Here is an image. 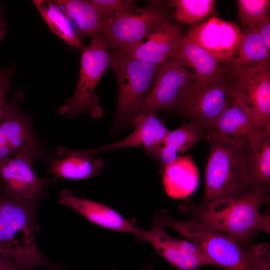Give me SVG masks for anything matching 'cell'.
Returning <instances> with one entry per match:
<instances>
[{
    "label": "cell",
    "mask_w": 270,
    "mask_h": 270,
    "mask_svg": "<svg viewBox=\"0 0 270 270\" xmlns=\"http://www.w3.org/2000/svg\"><path fill=\"white\" fill-rule=\"evenodd\" d=\"M200 249L214 264L227 270H270L269 243L242 242L196 220H176L161 209L153 216Z\"/></svg>",
    "instance_id": "obj_1"
},
{
    "label": "cell",
    "mask_w": 270,
    "mask_h": 270,
    "mask_svg": "<svg viewBox=\"0 0 270 270\" xmlns=\"http://www.w3.org/2000/svg\"><path fill=\"white\" fill-rule=\"evenodd\" d=\"M268 201V192L254 188L237 198L206 204L186 200L180 204L178 210L207 226L249 242L258 231L270 234V216L260 212V206Z\"/></svg>",
    "instance_id": "obj_2"
},
{
    "label": "cell",
    "mask_w": 270,
    "mask_h": 270,
    "mask_svg": "<svg viewBox=\"0 0 270 270\" xmlns=\"http://www.w3.org/2000/svg\"><path fill=\"white\" fill-rule=\"evenodd\" d=\"M201 204L237 198L254 189L249 162L248 144L233 142L210 136Z\"/></svg>",
    "instance_id": "obj_3"
},
{
    "label": "cell",
    "mask_w": 270,
    "mask_h": 270,
    "mask_svg": "<svg viewBox=\"0 0 270 270\" xmlns=\"http://www.w3.org/2000/svg\"><path fill=\"white\" fill-rule=\"evenodd\" d=\"M38 201L22 202L0 195V252L22 270L52 266L36 242L35 234L40 229Z\"/></svg>",
    "instance_id": "obj_4"
},
{
    "label": "cell",
    "mask_w": 270,
    "mask_h": 270,
    "mask_svg": "<svg viewBox=\"0 0 270 270\" xmlns=\"http://www.w3.org/2000/svg\"><path fill=\"white\" fill-rule=\"evenodd\" d=\"M116 76L118 97L112 134L118 132L132 124L139 106L152 90L160 66L134 58L114 51L110 66Z\"/></svg>",
    "instance_id": "obj_5"
},
{
    "label": "cell",
    "mask_w": 270,
    "mask_h": 270,
    "mask_svg": "<svg viewBox=\"0 0 270 270\" xmlns=\"http://www.w3.org/2000/svg\"><path fill=\"white\" fill-rule=\"evenodd\" d=\"M89 45L80 47V66L78 80L74 95L66 100L60 107V114H68L70 119L80 114H88L92 118H100L104 109L96 94V86L110 66L107 46L99 34L92 36Z\"/></svg>",
    "instance_id": "obj_6"
},
{
    "label": "cell",
    "mask_w": 270,
    "mask_h": 270,
    "mask_svg": "<svg viewBox=\"0 0 270 270\" xmlns=\"http://www.w3.org/2000/svg\"><path fill=\"white\" fill-rule=\"evenodd\" d=\"M106 17L98 34L107 47L129 54L162 22L168 20L164 12L153 5Z\"/></svg>",
    "instance_id": "obj_7"
},
{
    "label": "cell",
    "mask_w": 270,
    "mask_h": 270,
    "mask_svg": "<svg viewBox=\"0 0 270 270\" xmlns=\"http://www.w3.org/2000/svg\"><path fill=\"white\" fill-rule=\"evenodd\" d=\"M42 156L41 146H32L0 162L2 195L22 202L38 200L51 181L38 177L34 169L35 159Z\"/></svg>",
    "instance_id": "obj_8"
},
{
    "label": "cell",
    "mask_w": 270,
    "mask_h": 270,
    "mask_svg": "<svg viewBox=\"0 0 270 270\" xmlns=\"http://www.w3.org/2000/svg\"><path fill=\"white\" fill-rule=\"evenodd\" d=\"M236 80L230 98L247 112L257 126L270 130V65L236 70Z\"/></svg>",
    "instance_id": "obj_9"
},
{
    "label": "cell",
    "mask_w": 270,
    "mask_h": 270,
    "mask_svg": "<svg viewBox=\"0 0 270 270\" xmlns=\"http://www.w3.org/2000/svg\"><path fill=\"white\" fill-rule=\"evenodd\" d=\"M196 80L195 74L184 68L180 61L175 58L168 59L160 66L152 90L134 117L162 109H174L184 100Z\"/></svg>",
    "instance_id": "obj_10"
},
{
    "label": "cell",
    "mask_w": 270,
    "mask_h": 270,
    "mask_svg": "<svg viewBox=\"0 0 270 270\" xmlns=\"http://www.w3.org/2000/svg\"><path fill=\"white\" fill-rule=\"evenodd\" d=\"M230 90L222 82L203 84L196 80L182 102L174 110L200 126L206 134L229 106Z\"/></svg>",
    "instance_id": "obj_11"
},
{
    "label": "cell",
    "mask_w": 270,
    "mask_h": 270,
    "mask_svg": "<svg viewBox=\"0 0 270 270\" xmlns=\"http://www.w3.org/2000/svg\"><path fill=\"white\" fill-rule=\"evenodd\" d=\"M138 238L149 242L156 252L168 264L180 270H200L214 263L196 245L188 240L174 237L152 218V228H140Z\"/></svg>",
    "instance_id": "obj_12"
},
{
    "label": "cell",
    "mask_w": 270,
    "mask_h": 270,
    "mask_svg": "<svg viewBox=\"0 0 270 270\" xmlns=\"http://www.w3.org/2000/svg\"><path fill=\"white\" fill-rule=\"evenodd\" d=\"M242 34L236 24L214 16L192 26L186 36L220 62L228 63L236 54Z\"/></svg>",
    "instance_id": "obj_13"
},
{
    "label": "cell",
    "mask_w": 270,
    "mask_h": 270,
    "mask_svg": "<svg viewBox=\"0 0 270 270\" xmlns=\"http://www.w3.org/2000/svg\"><path fill=\"white\" fill-rule=\"evenodd\" d=\"M22 94L14 96L8 103L0 120V162L14 156L22 149L40 146L30 118L20 109Z\"/></svg>",
    "instance_id": "obj_14"
},
{
    "label": "cell",
    "mask_w": 270,
    "mask_h": 270,
    "mask_svg": "<svg viewBox=\"0 0 270 270\" xmlns=\"http://www.w3.org/2000/svg\"><path fill=\"white\" fill-rule=\"evenodd\" d=\"M59 198L60 204L72 208L100 227L132 233L136 236L140 232V228L124 218L110 207L86 198L76 196L70 189L62 190Z\"/></svg>",
    "instance_id": "obj_15"
},
{
    "label": "cell",
    "mask_w": 270,
    "mask_h": 270,
    "mask_svg": "<svg viewBox=\"0 0 270 270\" xmlns=\"http://www.w3.org/2000/svg\"><path fill=\"white\" fill-rule=\"evenodd\" d=\"M184 36L179 28L168 20L157 26L128 55L150 64L161 66L176 54Z\"/></svg>",
    "instance_id": "obj_16"
},
{
    "label": "cell",
    "mask_w": 270,
    "mask_h": 270,
    "mask_svg": "<svg viewBox=\"0 0 270 270\" xmlns=\"http://www.w3.org/2000/svg\"><path fill=\"white\" fill-rule=\"evenodd\" d=\"M132 125L134 130L128 136L116 142L83 152L89 155L125 147H142L146 152L160 145L168 130L157 116V112L140 114L132 119Z\"/></svg>",
    "instance_id": "obj_17"
},
{
    "label": "cell",
    "mask_w": 270,
    "mask_h": 270,
    "mask_svg": "<svg viewBox=\"0 0 270 270\" xmlns=\"http://www.w3.org/2000/svg\"><path fill=\"white\" fill-rule=\"evenodd\" d=\"M264 132L256 126L243 108L230 98L229 106L206 138L212 136L233 142L248 144Z\"/></svg>",
    "instance_id": "obj_18"
},
{
    "label": "cell",
    "mask_w": 270,
    "mask_h": 270,
    "mask_svg": "<svg viewBox=\"0 0 270 270\" xmlns=\"http://www.w3.org/2000/svg\"><path fill=\"white\" fill-rule=\"evenodd\" d=\"M56 153L60 158L52 160L48 168L54 176L53 181L60 178L79 180L92 178L100 174L104 166L102 159L94 158L82 150L59 146Z\"/></svg>",
    "instance_id": "obj_19"
},
{
    "label": "cell",
    "mask_w": 270,
    "mask_h": 270,
    "mask_svg": "<svg viewBox=\"0 0 270 270\" xmlns=\"http://www.w3.org/2000/svg\"><path fill=\"white\" fill-rule=\"evenodd\" d=\"M173 58L192 68L196 72V80L202 84L222 82L225 68L220 62L186 36Z\"/></svg>",
    "instance_id": "obj_20"
},
{
    "label": "cell",
    "mask_w": 270,
    "mask_h": 270,
    "mask_svg": "<svg viewBox=\"0 0 270 270\" xmlns=\"http://www.w3.org/2000/svg\"><path fill=\"white\" fill-rule=\"evenodd\" d=\"M198 180L197 167L189 154L180 156L164 169V188L166 194L174 198L191 194L197 188Z\"/></svg>",
    "instance_id": "obj_21"
},
{
    "label": "cell",
    "mask_w": 270,
    "mask_h": 270,
    "mask_svg": "<svg viewBox=\"0 0 270 270\" xmlns=\"http://www.w3.org/2000/svg\"><path fill=\"white\" fill-rule=\"evenodd\" d=\"M78 37L98 34L104 16L90 0H58Z\"/></svg>",
    "instance_id": "obj_22"
},
{
    "label": "cell",
    "mask_w": 270,
    "mask_h": 270,
    "mask_svg": "<svg viewBox=\"0 0 270 270\" xmlns=\"http://www.w3.org/2000/svg\"><path fill=\"white\" fill-rule=\"evenodd\" d=\"M249 162L254 188L268 192L270 185V131L248 144Z\"/></svg>",
    "instance_id": "obj_23"
},
{
    "label": "cell",
    "mask_w": 270,
    "mask_h": 270,
    "mask_svg": "<svg viewBox=\"0 0 270 270\" xmlns=\"http://www.w3.org/2000/svg\"><path fill=\"white\" fill-rule=\"evenodd\" d=\"M270 52L254 28H244L236 54L231 62L236 70L270 65Z\"/></svg>",
    "instance_id": "obj_24"
},
{
    "label": "cell",
    "mask_w": 270,
    "mask_h": 270,
    "mask_svg": "<svg viewBox=\"0 0 270 270\" xmlns=\"http://www.w3.org/2000/svg\"><path fill=\"white\" fill-rule=\"evenodd\" d=\"M50 29L72 48L82 46L78 37L62 9L54 0L32 1Z\"/></svg>",
    "instance_id": "obj_25"
},
{
    "label": "cell",
    "mask_w": 270,
    "mask_h": 270,
    "mask_svg": "<svg viewBox=\"0 0 270 270\" xmlns=\"http://www.w3.org/2000/svg\"><path fill=\"white\" fill-rule=\"evenodd\" d=\"M206 138L205 132L198 124L190 122L169 130L162 144L168 146L181 156L200 140Z\"/></svg>",
    "instance_id": "obj_26"
},
{
    "label": "cell",
    "mask_w": 270,
    "mask_h": 270,
    "mask_svg": "<svg viewBox=\"0 0 270 270\" xmlns=\"http://www.w3.org/2000/svg\"><path fill=\"white\" fill-rule=\"evenodd\" d=\"M214 0H175V18L183 24H193L208 16L213 10Z\"/></svg>",
    "instance_id": "obj_27"
},
{
    "label": "cell",
    "mask_w": 270,
    "mask_h": 270,
    "mask_svg": "<svg viewBox=\"0 0 270 270\" xmlns=\"http://www.w3.org/2000/svg\"><path fill=\"white\" fill-rule=\"evenodd\" d=\"M238 16L244 28H253L259 21L268 15L269 0H238Z\"/></svg>",
    "instance_id": "obj_28"
},
{
    "label": "cell",
    "mask_w": 270,
    "mask_h": 270,
    "mask_svg": "<svg viewBox=\"0 0 270 270\" xmlns=\"http://www.w3.org/2000/svg\"><path fill=\"white\" fill-rule=\"evenodd\" d=\"M98 9L104 16H108L116 14L128 13L136 10L132 0H90Z\"/></svg>",
    "instance_id": "obj_29"
},
{
    "label": "cell",
    "mask_w": 270,
    "mask_h": 270,
    "mask_svg": "<svg viewBox=\"0 0 270 270\" xmlns=\"http://www.w3.org/2000/svg\"><path fill=\"white\" fill-rule=\"evenodd\" d=\"M12 72L11 67L0 68V120L3 118L8 102L6 96L10 90V79Z\"/></svg>",
    "instance_id": "obj_30"
},
{
    "label": "cell",
    "mask_w": 270,
    "mask_h": 270,
    "mask_svg": "<svg viewBox=\"0 0 270 270\" xmlns=\"http://www.w3.org/2000/svg\"><path fill=\"white\" fill-rule=\"evenodd\" d=\"M262 38L267 48L270 50V18L268 15L253 27Z\"/></svg>",
    "instance_id": "obj_31"
},
{
    "label": "cell",
    "mask_w": 270,
    "mask_h": 270,
    "mask_svg": "<svg viewBox=\"0 0 270 270\" xmlns=\"http://www.w3.org/2000/svg\"><path fill=\"white\" fill-rule=\"evenodd\" d=\"M0 270H22L6 254L0 252Z\"/></svg>",
    "instance_id": "obj_32"
},
{
    "label": "cell",
    "mask_w": 270,
    "mask_h": 270,
    "mask_svg": "<svg viewBox=\"0 0 270 270\" xmlns=\"http://www.w3.org/2000/svg\"><path fill=\"white\" fill-rule=\"evenodd\" d=\"M6 24L5 22L4 14L0 6V41L4 37Z\"/></svg>",
    "instance_id": "obj_33"
},
{
    "label": "cell",
    "mask_w": 270,
    "mask_h": 270,
    "mask_svg": "<svg viewBox=\"0 0 270 270\" xmlns=\"http://www.w3.org/2000/svg\"><path fill=\"white\" fill-rule=\"evenodd\" d=\"M51 270H64L59 265L56 264H52Z\"/></svg>",
    "instance_id": "obj_34"
},
{
    "label": "cell",
    "mask_w": 270,
    "mask_h": 270,
    "mask_svg": "<svg viewBox=\"0 0 270 270\" xmlns=\"http://www.w3.org/2000/svg\"><path fill=\"white\" fill-rule=\"evenodd\" d=\"M144 270H153V268L152 266H148Z\"/></svg>",
    "instance_id": "obj_35"
}]
</instances>
